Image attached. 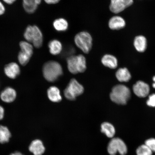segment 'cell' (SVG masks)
I'll return each mask as SVG.
<instances>
[{"label": "cell", "instance_id": "1", "mask_svg": "<svg viewBox=\"0 0 155 155\" xmlns=\"http://www.w3.org/2000/svg\"><path fill=\"white\" fill-rule=\"evenodd\" d=\"M63 73L62 68L61 65L57 61H48L44 65V76L48 82H55L63 74Z\"/></svg>", "mask_w": 155, "mask_h": 155}, {"label": "cell", "instance_id": "2", "mask_svg": "<svg viewBox=\"0 0 155 155\" xmlns=\"http://www.w3.org/2000/svg\"><path fill=\"white\" fill-rule=\"evenodd\" d=\"M130 90L123 85H117L114 87L110 94V98L112 101L122 105H125L130 98Z\"/></svg>", "mask_w": 155, "mask_h": 155}, {"label": "cell", "instance_id": "3", "mask_svg": "<svg viewBox=\"0 0 155 155\" xmlns=\"http://www.w3.org/2000/svg\"><path fill=\"white\" fill-rule=\"evenodd\" d=\"M24 37L27 42L32 43L36 48L41 47L43 44V35L40 28L35 25L27 27L24 32Z\"/></svg>", "mask_w": 155, "mask_h": 155}, {"label": "cell", "instance_id": "4", "mask_svg": "<svg viewBox=\"0 0 155 155\" xmlns=\"http://www.w3.org/2000/svg\"><path fill=\"white\" fill-rule=\"evenodd\" d=\"M68 70L73 74L84 72L86 69V58L82 55H72L67 58Z\"/></svg>", "mask_w": 155, "mask_h": 155}, {"label": "cell", "instance_id": "5", "mask_svg": "<svg viewBox=\"0 0 155 155\" xmlns=\"http://www.w3.org/2000/svg\"><path fill=\"white\" fill-rule=\"evenodd\" d=\"M74 42L77 47L85 54H88L92 46V38L88 32L82 31L75 35Z\"/></svg>", "mask_w": 155, "mask_h": 155}, {"label": "cell", "instance_id": "6", "mask_svg": "<svg viewBox=\"0 0 155 155\" xmlns=\"http://www.w3.org/2000/svg\"><path fill=\"white\" fill-rule=\"evenodd\" d=\"M107 151L110 155H116L119 153L120 155H126L128 152L127 144L119 137H113L108 144Z\"/></svg>", "mask_w": 155, "mask_h": 155}, {"label": "cell", "instance_id": "7", "mask_svg": "<svg viewBox=\"0 0 155 155\" xmlns=\"http://www.w3.org/2000/svg\"><path fill=\"white\" fill-rule=\"evenodd\" d=\"M84 88L75 79H71L68 85L64 91V94L68 100H74L77 97L84 92Z\"/></svg>", "mask_w": 155, "mask_h": 155}, {"label": "cell", "instance_id": "8", "mask_svg": "<svg viewBox=\"0 0 155 155\" xmlns=\"http://www.w3.org/2000/svg\"><path fill=\"white\" fill-rule=\"evenodd\" d=\"M21 51L18 55L19 62L21 65L25 66L28 63L33 53V47L32 44L27 41H21L19 43Z\"/></svg>", "mask_w": 155, "mask_h": 155}, {"label": "cell", "instance_id": "9", "mask_svg": "<svg viewBox=\"0 0 155 155\" xmlns=\"http://www.w3.org/2000/svg\"><path fill=\"white\" fill-rule=\"evenodd\" d=\"M133 3V0H111L110 9L111 12L117 14L122 12Z\"/></svg>", "mask_w": 155, "mask_h": 155}, {"label": "cell", "instance_id": "10", "mask_svg": "<svg viewBox=\"0 0 155 155\" xmlns=\"http://www.w3.org/2000/svg\"><path fill=\"white\" fill-rule=\"evenodd\" d=\"M134 92L139 97L144 98L148 96L150 91L149 85L141 81H139L133 87Z\"/></svg>", "mask_w": 155, "mask_h": 155}, {"label": "cell", "instance_id": "11", "mask_svg": "<svg viewBox=\"0 0 155 155\" xmlns=\"http://www.w3.org/2000/svg\"><path fill=\"white\" fill-rule=\"evenodd\" d=\"M29 150L34 155H42L45 152V148L41 140L36 139L31 143Z\"/></svg>", "mask_w": 155, "mask_h": 155}, {"label": "cell", "instance_id": "12", "mask_svg": "<svg viewBox=\"0 0 155 155\" xmlns=\"http://www.w3.org/2000/svg\"><path fill=\"white\" fill-rule=\"evenodd\" d=\"M4 71L5 75L8 77L14 79L20 74V68L16 63H11L5 66Z\"/></svg>", "mask_w": 155, "mask_h": 155}, {"label": "cell", "instance_id": "13", "mask_svg": "<svg viewBox=\"0 0 155 155\" xmlns=\"http://www.w3.org/2000/svg\"><path fill=\"white\" fill-rule=\"evenodd\" d=\"M17 93L14 89L7 87L1 94V98L3 101L11 103L14 101L16 97Z\"/></svg>", "mask_w": 155, "mask_h": 155}, {"label": "cell", "instance_id": "14", "mask_svg": "<svg viewBox=\"0 0 155 155\" xmlns=\"http://www.w3.org/2000/svg\"><path fill=\"white\" fill-rule=\"evenodd\" d=\"M126 25L125 21L122 17L115 16L110 19L108 26L112 30H119L123 28Z\"/></svg>", "mask_w": 155, "mask_h": 155}, {"label": "cell", "instance_id": "15", "mask_svg": "<svg viewBox=\"0 0 155 155\" xmlns=\"http://www.w3.org/2000/svg\"><path fill=\"white\" fill-rule=\"evenodd\" d=\"M42 0H23V7L28 13H34L37 9Z\"/></svg>", "mask_w": 155, "mask_h": 155}, {"label": "cell", "instance_id": "16", "mask_svg": "<svg viewBox=\"0 0 155 155\" xmlns=\"http://www.w3.org/2000/svg\"><path fill=\"white\" fill-rule=\"evenodd\" d=\"M48 96L52 102H58L61 101L62 97L59 88L55 86H51L48 89Z\"/></svg>", "mask_w": 155, "mask_h": 155}, {"label": "cell", "instance_id": "17", "mask_svg": "<svg viewBox=\"0 0 155 155\" xmlns=\"http://www.w3.org/2000/svg\"><path fill=\"white\" fill-rule=\"evenodd\" d=\"M102 63L104 66L114 69L117 66V59L113 55L106 54L103 56L101 59Z\"/></svg>", "mask_w": 155, "mask_h": 155}, {"label": "cell", "instance_id": "18", "mask_svg": "<svg viewBox=\"0 0 155 155\" xmlns=\"http://www.w3.org/2000/svg\"><path fill=\"white\" fill-rule=\"evenodd\" d=\"M135 49L139 52H144L147 47V40L144 36L139 35L136 37L134 41Z\"/></svg>", "mask_w": 155, "mask_h": 155}, {"label": "cell", "instance_id": "19", "mask_svg": "<svg viewBox=\"0 0 155 155\" xmlns=\"http://www.w3.org/2000/svg\"><path fill=\"white\" fill-rule=\"evenodd\" d=\"M101 131L108 138L114 137L116 133L115 127L111 124L108 122H104L101 125Z\"/></svg>", "mask_w": 155, "mask_h": 155}, {"label": "cell", "instance_id": "20", "mask_svg": "<svg viewBox=\"0 0 155 155\" xmlns=\"http://www.w3.org/2000/svg\"><path fill=\"white\" fill-rule=\"evenodd\" d=\"M48 47L50 53L54 55H58L61 53L63 48L61 42L57 40L50 41L48 44Z\"/></svg>", "mask_w": 155, "mask_h": 155}, {"label": "cell", "instance_id": "21", "mask_svg": "<svg viewBox=\"0 0 155 155\" xmlns=\"http://www.w3.org/2000/svg\"><path fill=\"white\" fill-rule=\"evenodd\" d=\"M116 77L120 82H127L130 80L131 75L127 68H120L116 73Z\"/></svg>", "mask_w": 155, "mask_h": 155}, {"label": "cell", "instance_id": "22", "mask_svg": "<svg viewBox=\"0 0 155 155\" xmlns=\"http://www.w3.org/2000/svg\"><path fill=\"white\" fill-rule=\"evenodd\" d=\"M55 30L59 32L65 31L68 28V23L67 21L63 18L55 19L53 23Z\"/></svg>", "mask_w": 155, "mask_h": 155}, {"label": "cell", "instance_id": "23", "mask_svg": "<svg viewBox=\"0 0 155 155\" xmlns=\"http://www.w3.org/2000/svg\"><path fill=\"white\" fill-rule=\"evenodd\" d=\"M11 137V133L8 128L0 125V143L5 144L8 142Z\"/></svg>", "mask_w": 155, "mask_h": 155}, {"label": "cell", "instance_id": "24", "mask_svg": "<svg viewBox=\"0 0 155 155\" xmlns=\"http://www.w3.org/2000/svg\"><path fill=\"white\" fill-rule=\"evenodd\" d=\"M137 155H153V152L145 144L139 146L136 150Z\"/></svg>", "mask_w": 155, "mask_h": 155}, {"label": "cell", "instance_id": "25", "mask_svg": "<svg viewBox=\"0 0 155 155\" xmlns=\"http://www.w3.org/2000/svg\"><path fill=\"white\" fill-rule=\"evenodd\" d=\"M144 144L148 147L153 153H155V138L147 139L145 141Z\"/></svg>", "mask_w": 155, "mask_h": 155}, {"label": "cell", "instance_id": "26", "mask_svg": "<svg viewBox=\"0 0 155 155\" xmlns=\"http://www.w3.org/2000/svg\"><path fill=\"white\" fill-rule=\"evenodd\" d=\"M147 104L149 106L155 107V94H151L148 100H147Z\"/></svg>", "mask_w": 155, "mask_h": 155}, {"label": "cell", "instance_id": "27", "mask_svg": "<svg viewBox=\"0 0 155 155\" xmlns=\"http://www.w3.org/2000/svg\"><path fill=\"white\" fill-rule=\"evenodd\" d=\"M48 4H55L59 2L61 0H44Z\"/></svg>", "mask_w": 155, "mask_h": 155}, {"label": "cell", "instance_id": "28", "mask_svg": "<svg viewBox=\"0 0 155 155\" xmlns=\"http://www.w3.org/2000/svg\"><path fill=\"white\" fill-rule=\"evenodd\" d=\"M5 11V8L3 3L0 1V15H2Z\"/></svg>", "mask_w": 155, "mask_h": 155}, {"label": "cell", "instance_id": "29", "mask_svg": "<svg viewBox=\"0 0 155 155\" xmlns=\"http://www.w3.org/2000/svg\"><path fill=\"white\" fill-rule=\"evenodd\" d=\"M5 110L4 108L0 106V120L2 119L4 116Z\"/></svg>", "mask_w": 155, "mask_h": 155}, {"label": "cell", "instance_id": "30", "mask_svg": "<svg viewBox=\"0 0 155 155\" xmlns=\"http://www.w3.org/2000/svg\"><path fill=\"white\" fill-rule=\"evenodd\" d=\"M5 3H7L8 4L11 5L16 1V0H3Z\"/></svg>", "mask_w": 155, "mask_h": 155}, {"label": "cell", "instance_id": "31", "mask_svg": "<svg viewBox=\"0 0 155 155\" xmlns=\"http://www.w3.org/2000/svg\"><path fill=\"white\" fill-rule=\"evenodd\" d=\"M9 155H24L22 154V153L19 152H15L14 153H11Z\"/></svg>", "mask_w": 155, "mask_h": 155}, {"label": "cell", "instance_id": "32", "mask_svg": "<svg viewBox=\"0 0 155 155\" xmlns=\"http://www.w3.org/2000/svg\"><path fill=\"white\" fill-rule=\"evenodd\" d=\"M153 87L154 88H155V83H154L153 84Z\"/></svg>", "mask_w": 155, "mask_h": 155}, {"label": "cell", "instance_id": "33", "mask_svg": "<svg viewBox=\"0 0 155 155\" xmlns=\"http://www.w3.org/2000/svg\"><path fill=\"white\" fill-rule=\"evenodd\" d=\"M153 81L154 83H155V76L153 77Z\"/></svg>", "mask_w": 155, "mask_h": 155}]
</instances>
